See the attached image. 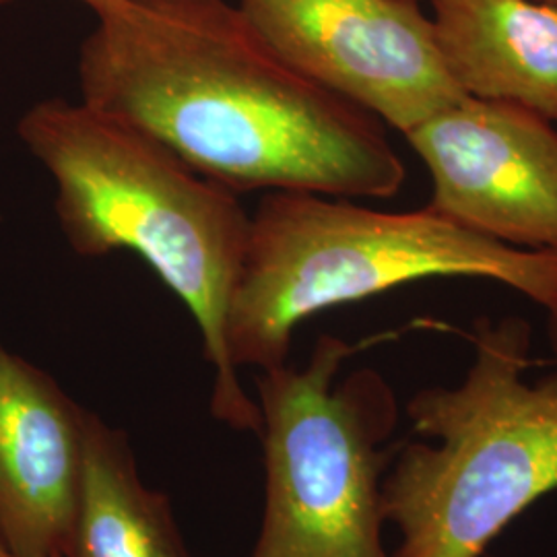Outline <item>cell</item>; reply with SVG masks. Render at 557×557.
<instances>
[{
    "mask_svg": "<svg viewBox=\"0 0 557 557\" xmlns=\"http://www.w3.org/2000/svg\"><path fill=\"white\" fill-rule=\"evenodd\" d=\"M403 137L432 176L430 207L499 244L557 255V124L465 96Z\"/></svg>",
    "mask_w": 557,
    "mask_h": 557,
    "instance_id": "obj_7",
    "label": "cell"
},
{
    "mask_svg": "<svg viewBox=\"0 0 557 557\" xmlns=\"http://www.w3.org/2000/svg\"><path fill=\"white\" fill-rule=\"evenodd\" d=\"M17 133L54 182L69 246L85 259L126 250L145 260L199 326L215 372L211 413L227 428L259 434V405L227 349L230 304L250 236L239 195L85 101H38Z\"/></svg>",
    "mask_w": 557,
    "mask_h": 557,
    "instance_id": "obj_2",
    "label": "cell"
},
{
    "mask_svg": "<svg viewBox=\"0 0 557 557\" xmlns=\"http://www.w3.org/2000/svg\"><path fill=\"white\" fill-rule=\"evenodd\" d=\"M81 44V101L227 190L393 199L405 163L376 116L285 64L234 2L114 0Z\"/></svg>",
    "mask_w": 557,
    "mask_h": 557,
    "instance_id": "obj_1",
    "label": "cell"
},
{
    "mask_svg": "<svg viewBox=\"0 0 557 557\" xmlns=\"http://www.w3.org/2000/svg\"><path fill=\"white\" fill-rule=\"evenodd\" d=\"M413 2H421V0H413Z\"/></svg>",
    "mask_w": 557,
    "mask_h": 557,
    "instance_id": "obj_15",
    "label": "cell"
},
{
    "mask_svg": "<svg viewBox=\"0 0 557 557\" xmlns=\"http://www.w3.org/2000/svg\"><path fill=\"white\" fill-rule=\"evenodd\" d=\"M91 411L0 341V545L60 557L79 498Z\"/></svg>",
    "mask_w": 557,
    "mask_h": 557,
    "instance_id": "obj_8",
    "label": "cell"
},
{
    "mask_svg": "<svg viewBox=\"0 0 557 557\" xmlns=\"http://www.w3.org/2000/svg\"><path fill=\"white\" fill-rule=\"evenodd\" d=\"M547 337H549V347H552L554 359L557 361V308L547 312Z\"/></svg>",
    "mask_w": 557,
    "mask_h": 557,
    "instance_id": "obj_11",
    "label": "cell"
},
{
    "mask_svg": "<svg viewBox=\"0 0 557 557\" xmlns=\"http://www.w3.org/2000/svg\"><path fill=\"white\" fill-rule=\"evenodd\" d=\"M425 278H483L557 308L554 252L485 238L430 205L380 211L314 193H264L230 304V358L238 370L283 366L304 320Z\"/></svg>",
    "mask_w": 557,
    "mask_h": 557,
    "instance_id": "obj_3",
    "label": "cell"
},
{
    "mask_svg": "<svg viewBox=\"0 0 557 557\" xmlns=\"http://www.w3.org/2000/svg\"><path fill=\"white\" fill-rule=\"evenodd\" d=\"M541 2H547V4H554V7H557V0H541Z\"/></svg>",
    "mask_w": 557,
    "mask_h": 557,
    "instance_id": "obj_14",
    "label": "cell"
},
{
    "mask_svg": "<svg viewBox=\"0 0 557 557\" xmlns=\"http://www.w3.org/2000/svg\"><path fill=\"white\" fill-rule=\"evenodd\" d=\"M301 77L409 133L465 98L413 0H234Z\"/></svg>",
    "mask_w": 557,
    "mask_h": 557,
    "instance_id": "obj_6",
    "label": "cell"
},
{
    "mask_svg": "<svg viewBox=\"0 0 557 557\" xmlns=\"http://www.w3.org/2000/svg\"><path fill=\"white\" fill-rule=\"evenodd\" d=\"M0 557H17V556H13V554H11V552H9V549H7V547H4V545H0Z\"/></svg>",
    "mask_w": 557,
    "mask_h": 557,
    "instance_id": "obj_13",
    "label": "cell"
},
{
    "mask_svg": "<svg viewBox=\"0 0 557 557\" xmlns=\"http://www.w3.org/2000/svg\"><path fill=\"white\" fill-rule=\"evenodd\" d=\"M354 351L320 335L304 368L283 363L257 379L264 512L252 557H388L382 481L397 397L372 368L337 380Z\"/></svg>",
    "mask_w": 557,
    "mask_h": 557,
    "instance_id": "obj_5",
    "label": "cell"
},
{
    "mask_svg": "<svg viewBox=\"0 0 557 557\" xmlns=\"http://www.w3.org/2000/svg\"><path fill=\"white\" fill-rule=\"evenodd\" d=\"M469 341L465 379L407 403L425 442L397 448L382 481L384 520L400 535L391 557H481L557 490V374L527 380L531 324L479 319Z\"/></svg>",
    "mask_w": 557,
    "mask_h": 557,
    "instance_id": "obj_4",
    "label": "cell"
},
{
    "mask_svg": "<svg viewBox=\"0 0 557 557\" xmlns=\"http://www.w3.org/2000/svg\"><path fill=\"white\" fill-rule=\"evenodd\" d=\"M60 557H190L170 499L143 483L126 436L96 413L87 421L79 498Z\"/></svg>",
    "mask_w": 557,
    "mask_h": 557,
    "instance_id": "obj_10",
    "label": "cell"
},
{
    "mask_svg": "<svg viewBox=\"0 0 557 557\" xmlns=\"http://www.w3.org/2000/svg\"><path fill=\"white\" fill-rule=\"evenodd\" d=\"M458 91L557 124V7L541 0H430Z\"/></svg>",
    "mask_w": 557,
    "mask_h": 557,
    "instance_id": "obj_9",
    "label": "cell"
},
{
    "mask_svg": "<svg viewBox=\"0 0 557 557\" xmlns=\"http://www.w3.org/2000/svg\"><path fill=\"white\" fill-rule=\"evenodd\" d=\"M9 2H15V0H0V4H9ZM83 4H87L91 11L96 9V7H100V4H106V2H114V0H81Z\"/></svg>",
    "mask_w": 557,
    "mask_h": 557,
    "instance_id": "obj_12",
    "label": "cell"
}]
</instances>
